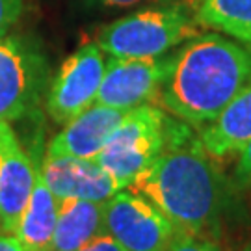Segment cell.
Returning <instances> with one entry per match:
<instances>
[{
  "instance_id": "cell-5",
  "label": "cell",
  "mask_w": 251,
  "mask_h": 251,
  "mask_svg": "<svg viewBox=\"0 0 251 251\" xmlns=\"http://www.w3.org/2000/svg\"><path fill=\"white\" fill-rule=\"evenodd\" d=\"M50 69L39 41L23 34L0 39V121L13 123L32 114L45 97Z\"/></svg>"
},
{
  "instance_id": "cell-23",
  "label": "cell",
  "mask_w": 251,
  "mask_h": 251,
  "mask_svg": "<svg viewBox=\"0 0 251 251\" xmlns=\"http://www.w3.org/2000/svg\"><path fill=\"white\" fill-rule=\"evenodd\" d=\"M192 2H199V4H201V0H192Z\"/></svg>"
},
{
  "instance_id": "cell-19",
  "label": "cell",
  "mask_w": 251,
  "mask_h": 251,
  "mask_svg": "<svg viewBox=\"0 0 251 251\" xmlns=\"http://www.w3.org/2000/svg\"><path fill=\"white\" fill-rule=\"evenodd\" d=\"M76 251H125L121 248V244L116 242L108 233L100 234L97 238H93L91 242H88L86 246H82L80 250Z\"/></svg>"
},
{
  "instance_id": "cell-2",
  "label": "cell",
  "mask_w": 251,
  "mask_h": 251,
  "mask_svg": "<svg viewBox=\"0 0 251 251\" xmlns=\"http://www.w3.org/2000/svg\"><path fill=\"white\" fill-rule=\"evenodd\" d=\"M251 84V49L216 32L182 43L171 54L156 102L190 126L208 125Z\"/></svg>"
},
{
  "instance_id": "cell-10",
  "label": "cell",
  "mask_w": 251,
  "mask_h": 251,
  "mask_svg": "<svg viewBox=\"0 0 251 251\" xmlns=\"http://www.w3.org/2000/svg\"><path fill=\"white\" fill-rule=\"evenodd\" d=\"M39 173L56 198L104 203L119 192V184L97 160L45 154Z\"/></svg>"
},
{
  "instance_id": "cell-4",
  "label": "cell",
  "mask_w": 251,
  "mask_h": 251,
  "mask_svg": "<svg viewBox=\"0 0 251 251\" xmlns=\"http://www.w3.org/2000/svg\"><path fill=\"white\" fill-rule=\"evenodd\" d=\"M173 119L175 117H170L162 108L152 104L126 110L95 160L116 179L119 188H128L166 149Z\"/></svg>"
},
{
  "instance_id": "cell-17",
  "label": "cell",
  "mask_w": 251,
  "mask_h": 251,
  "mask_svg": "<svg viewBox=\"0 0 251 251\" xmlns=\"http://www.w3.org/2000/svg\"><path fill=\"white\" fill-rule=\"evenodd\" d=\"M23 0H0V39L9 34L23 15Z\"/></svg>"
},
{
  "instance_id": "cell-8",
  "label": "cell",
  "mask_w": 251,
  "mask_h": 251,
  "mask_svg": "<svg viewBox=\"0 0 251 251\" xmlns=\"http://www.w3.org/2000/svg\"><path fill=\"white\" fill-rule=\"evenodd\" d=\"M170 65V54L158 58H110L95 102L117 110L149 104L158 97Z\"/></svg>"
},
{
  "instance_id": "cell-3",
  "label": "cell",
  "mask_w": 251,
  "mask_h": 251,
  "mask_svg": "<svg viewBox=\"0 0 251 251\" xmlns=\"http://www.w3.org/2000/svg\"><path fill=\"white\" fill-rule=\"evenodd\" d=\"M199 23L182 6H156L110 23L97 45L110 58H158L199 36Z\"/></svg>"
},
{
  "instance_id": "cell-14",
  "label": "cell",
  "mask_w": 251,
  "mask_h": 251,
  "mask_svg": "<svg viewBox=\"0 0 251 251\" xmlns=\"http://www.w3.org/2000/svg\"><path fill=\"white\" fill-rule=\"evenodd\" d=\"M104 233V203L63 199L60 201L52 251H76Z\"/></svg>"
},
{
  "instance_id": "cell-16",
  "label": "cell",
  "mask_w": 251,
  "mask_h": 251,
  "mask_svg": "<svg viewBox=\"0 0 251 251\" xmlns=\"http://www.w3.org/2000/svg\"><path fill=\"white\" fill-rule=\"evenodd\" d=\"M166 251H222L220 246L206 238V236H194V234H180L175 242Z\"/></svg>"
},
{
  "instance_id": "cell-7",
  "label": "cell",
  "mask_w": 251,
  "mask_h": 251,
  "mask_svg": "<svg viewBox=\"0 0 251 251\" xmlns=\"http://www.w3.org/2000/svg\"><path fill=\"white\" fill-rule=\"evenodd\" d=\"M106 60L97 43H84L62 63L45 93V108L54 123L67 125L95 104Z\"/></svg>"
},
{
  "instance_id": "cell-13",
  "label": "cell",
  "mask_w": 251,
  "mask_h": 251,
  "mask_svg": "<svg viewBox=\"0 0 251 251\" xmlns=\"http://www.w3.org/2000/svg\"><path fill=\"white\" fill-rule=\"evenodd\" d=\"M58 212H60V199L50 192L37 170L32 194L19 218L17 229L13 234L30 251H52Z\"/></svg>"
},
{
  "instance_id": "cell-18",
  "label": "cell",
  "mask_w": 251,
  "mask_h": 251,
  "mask_svg": "<svg viewBox=\"0 0 251 251\" xmlns=\"http://www.w3.org/2000/svg\"><path fill=\"white\" fill-rule=\"evenodd\" d=\"M234 184L240 190H251V142L238 154V162L233 173Z\"/></svg>"
},
{
  "instance_id": "cell-1",
  "label": "cell",
  "mask_w": 251,
  "mask_h": 251,
  "mask_svg": "<svg viewBox=\"0 0 251 251\" xmlns=\"http://www.w3.org/2000/svg\"><path fill=\"white\" fill-rule=\"evenodd\" d=\"M179 227L180 233L205 236L220 220L227 184L190 125L173 119L166 149L128 186Z\"/></svg>"
},
{
  "instance_id": "cell-6",
  "label": "cell",
  "mask_w": 251,
  "mask_h": 251,
  "mask_svg": "<svg viewBox=\"0 0 251 251\" xmlns=\"http://www.w3.org/2000/svg\"><path fill=\"white\" fill-rule=\"evenodd\" d=\"M104 229L125 251H166L184 234L149 199L128 188L104 201Z\"/></svg>"
},
{
  "instance_id": "cell-9",
  "label": "cell",
  "mask_w": 251,
  "mask_h": 251,
  "mask_svg": "<svg viewBox=\"0 0 251 251\" xmlns=\"http://www.w3.org/2000/svg\"><path fill=\"white\" fill-rule=\"evenodd\" d=\"M37 170L11 123L0 121V231L15 233L34 188Z\"/></svg>"
},
{
  "instance_id": "cell-11",
  "label": "cell",
  "mask_w": 251,
  "mask_h": 251,
  "mask_svg": "<svg viewBox=\"0 0 251 251\" xmlns=\"http://www.w3.org/2000/svg\"><path fill=\"white\" fill-rule=\"evenodd\" d=\"M125 114L126 110L102 106L95 102L80 116L63 125L62 130L49 142L47 154L95 160Z\"/></svg>"
},
{
  "instance_id": "cell-20",
  "label": "cell",
  "mask_w": 251,
  "mask_h": 251,
  "mask_svg": "<svg viewBox=\"0 0 251 251\" xmlns=\"http://www.w3.org/2000/svg\"><path fill=\"white\" fill-rule=\"evenodd\" d=\"M0 251H30L13 233L0 231Z\"/></svg>"
},
{
  "instance_id": "cell-21",
  "label": "cell",
  "mask_w": 251,
  "mask_h": 251,
  "mask_svg": "<svg viewBox=\"0 0 251 251\" xmlns=\"http://www.w3.org/2000/svg\"><path fill=\"white\" fill-rule=\"evenodd\" d=\"M104 6H110V8H126V6H134L142 0H100Z\"/></svg>"
},
{
  "instance_id": "cell-22",
  "label": "cell",
  "mask_w": 251,
  "mask_h": 251,
  "mask_svg": "<svg viewBox=\"0 0 251 251\" xmlns=\"http://www.w3.org/2000/svg\"><path fill=\"white\" fill-rule=\"evenodd\" d=\"M242 251H251V244H248V246H246V248H244Z\"/></svg>"
},
{
  "instance_id": "cell-12",
  "label": "cell",
  "mask_w": 251,
  "mask_h": 251,
  "mask_svg": "<svg viewBox=\"0 0 251 251\" xmlns=\"http://www.w3.org/2000/svg\"><path fill=\"white\" fill-rule=\"evenodd\" d=\"M199 142L210 158H227L240 154L251 142V84L212 119L199 128Z\"/></svg>"
},
{
  "instance_id": "cell-15",
  "label": "cell",
  "mask_w": 251,
  "mask_h": 251,
  "mask_svg": "<svg viewBox=\"0 0 251 251\" xmlns=\"http://www.w3.org/2000/svg\"><path fill=\"white\" fill-rule=\"evenodd\" d=\"M196 21L251 49V0H201Z\"/></svg>"
}]
</instances>
